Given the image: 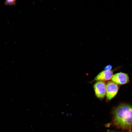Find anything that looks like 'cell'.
Listing matches in <instances>:
<instances>
[{
  "instance_id": "obj_7",
  "label": "cell",
  "mask_w": 132,
  "mask_h": 132,
  "mask_svg": "<svg viewBox=\"0 0 132 132\" xmlns=\"http://www.w3.org/2000/svg\"><path fill=\"white\" fill-rule=\"evenodd\" d=\"M112 68V66L111 65H109L104 67V68L105 70H111Z\"/></svg>"
},
{
  "instance_id": "obj_3",
  "label": "cell",
  "mask_w": 132,
  "mask_h": 132,
  "mask_svg": "<svg viewBox=\"0 0 132 132\" xmlns=\"http://www.w3.org/2000/svg\"><path fill=\"white\" fill-rule=\"evenodd\" d=\"M119 89L118 85L112 81L108 82L106 84V98L110 100L117 94Z\"/></svg>"
},
{
  "instance_id": "obj_2",
  "label": "cell",
  "mask_w": 132,
  "mask_h": 132,
  "mask_svg": "<svg viewBox=\"0 0 132 132\" xmlns=\"http://www.w3.org/2000/svg\"><path fill=\"white\" fill-rule=\"evenodd\" d=\"M93 88L96 97L102 99L106 94V84L103 81H98L93 85Z\"/></svg>"
},
{
  "instance_id": "obj_1",
  "label": "cell",
  "mask_w": 132,
  "mask_h": 132,
  "mask_svg": "<svg viewBox=\"0 0 132 132\" xmlns=\"http://www.w3.org/2000/svg\"><path fill=\"white\" fill-rule=\"evenodd\" d=\"M113 124L117 128L131 132L132 128V106L121 104L113 110Z\"/></svg>"
},
{
  "instance_id": "obj_4",
  "label": "cell",
  "mask_w": 132,
  "mask_h": 132,
  "mask_svg": "<svg viewBox=\"0 0 132 132\" xmlns=\"http://www.w3.org/2000/svg\"><path fill=\"white\" fill-rule=\"evenodd\" d=\"M111 80L112 81L117 85H120L127 84L129 81L128 75L122 72L118 73L113 75Z\"/></svg>"
},
{
  "instance_id": "obj_5",
  "label": "cell",
  "mask_w": 132,
  "mask_h": 132,
  "mask_svg": "<svg viewBox=\"0 0 132 132\" xmlns=\"http://www.w3.org/2000/svg\"><path fill=\"white\" fill-rule=\"evenodd\" d=\"M113 71L104 70L99 73L95 77L94 80L97 81H106L111 79L113 75Z\"/></svg>"
},
{
  "instance_id": "obj_6",
  "label": "cell",
  "mask_w": 132,
  "mask_h": 132,
  "mask_svg": "<svg viewBox=\"0 0 132 132\" xmlns=\"http://www.w3.org/2000/svg\"><path fill=\"white\" fill-rule=\"evenodd\" d=\"M16 4L15 0H6L4 2V4L6 6H14Z\"/></svg>"
}]
</instances>
